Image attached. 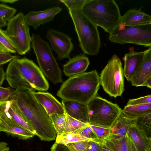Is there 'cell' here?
Instances as JSON below:
<instances>
[{
    "label": "cell",
    "mask_w": 151,
    "mask_h": 151,
    "mask_svg": "<svg viewBox=\"0 0 151 151\" xmlns=\"http://www.w3.org/2000/svg\"><path fill=\"white\" fill-rule=\"evenodd\" d=\"M17 57V56L12 55L10 53H0V65L11 61Z\"/></svg>",
    "instance_id": "obj_37"
},
{
    "label": "cell",
    "mask_w": 151,
    "mask_h": 151,
    "mask_svg": "<svg viewBox=\"0 0 151 151\" xmlns=\"http://www.w3.org/2000/svg\"><path fill=\"white\" fill-rule=\"evenodd\" d=\"M31 43L39 68L45 76L54 84L62 83V70L49 43L39 35L34 33L31 37Z\"/></svg>",
    "instance_id": "obj_5"
},
{
    "label": "cell",
    "mask_w": 151,
    "mask_h": 151,
    "mask_svg": "<svg viewBox=\"0 0 151 151\" xmlns=\"http://www.w3.org/2000/svg\"><path fill=\"white\" fill-rule=\"evenodd\" d=\"M100 85L110 96H121L124 91V75L122 64L116 54L113 55L102 71Z\"/></svg>",
    "instance_id": "obj_9"
},
{
    "label": "cell",
    "mask_w": 151,
    "mask_h": 151,
    "mask_svg": "<svg viewBox=\"0 0 151 151\" xmlns=\"http://www.w3.org/2000/svg\"><path fill=\"white\" fill-rule=\"evenodd\" d=\"M69 13L82 50L85 54L97 55L101 46L98 27L84 14L81 10H70Z\"/></svg>",
    "instance_id": "obj_4"
},
{
    "label": "cell",
    "mask_w": 151,
    "mask_h": 151,
    "mask_svg": "<svg viewBox=\"0 0 151 151\" xmlns=\"http://www.w3.org/2000/svg\"><path fill=\"white\" fill-rule=\"evenodd\" d=\"M111 42L151 47V23L136 25H118L110 33Z\"/></svg>",
    "instance_id": "obj_6"
},
{
    "label": "cell",
    "mask_w": 151,
    "mask_h": 151,
    "mask_svg": "<svg viewBox=\"0 0 151 151\" xmlns=\"http://www.w3.org/2000/svg\"><path fill=\"white\" fill-rule=\"evenodd\" d=\"M60 1L63 3L68 10H82L87 0H61Z\"/></svg>",
    "instance_id": "obj_32"
},
{
    "label": "cell",
    "mask_w": 151,
    "mask_h": 151,
    "mask_svg": "<svg viewBox=\"0 0 151 151\" xmlns=\"http://www.w3.org/2000/svg\"><path fill=\"white\" fill-rule=\"evenodd\" d=\"M126 134L137 151H151V138L145 132L135 125L129 129Z\"/></svg>",
    "instance_id": "obj_20"
},
{
    "label": "cell",
    "mask_w": 151,
    "mask_h": 151,
    "mask_svg": "<svg viewBox=\"0 0 151 151\" xmlns=\"http://www.w3.org/2000/svg\"><path fill=\"white\" fill-rule=\"evenodd\" d=\"M89 125L100 142L106 139L110 136V133L109 128L103 127L89 124Z\"/></svg>",
    "instance_id": "obj_31"
},
{
    "label": "cell",
    "mask_w": 151,
    "mask_h": 151,
    "mask_svg": "<svg viewBox=\"0 0 151 151\" xmlns=\"http://www.w3.org/2000/svg\"><path fill=\"white\" fill-rule=\"evenodd\" d=\"M6 79V73L0 65V85H1Z\"/></svg>",
    "instance_id": "obj_41"
},
{
    "label": "cell",
    "mask_w": 151,
    "mask_h": 151,
    "mask_svg": "<svg viewBox=\"0 0 151 151\" xmlns=\"http://www.w3.org/2000/svg\"><path fill=\"white\" fill-rule=\"evenodd\" d=\"M4 110L7 115L13 121L34 134L33 129L15 106L12 100L5 102Z\"/></svg>",
    "instance_id": "obj_22"
},
{
    "label": "cell",
    "mask_w": 151,
    "mask_h": 151,
    "mask_svg": "<svg viewBox=\"0 0 151 151\" xmlns=\"http://www.w3.org/2000/svg\"><path fill=\"white\" fill-rule=\"evenodd\" d=\"M33 93L36 99L42 105L49 116L54 114H62L65 113L62 103L50 93L35 91Z\"/></svg>",
    "instance_id": "obj_19"
},
{
    "label": "cell",
    "mask_w": 151,
    "mask_h": 151,
    "mask_svg": "<svg viewBox=\"0 0 151 151\" xmlns=\"http://www.w3.org/2000/svg\"><path fill=\"white\" fill-rule=\"evenodd\" d=\"M88 124L81 122L66 114V122L63 134L74 132L87 126Z\"/></svg>",
    "instance_id": "obj_27"
},
{
    "label": "cell",
    "mask_w": 151,
    "mask_h": 151,
    "mask_svg": "<svg viewBox=\"0 0 151 151\" xmlns=\"http://www.w3.org/2000/svg\"><path fill=\"white\" fill-rule=\"evenodd\" d=\"M4 109V106L0 114V132H4L8 134L22 140L29 139L34 136L35 135L32 132L13 121L6 114Z\"/></svg>",
    "instance_id": "obj_13"
},
{
    "label": "cell",
    "mask_w": 151,
    "mask_h": 151,
    "mask_svg": "<svg viewBox=\"0 0 151 151\" xmlns=\"http://www.w3.org/2000/svg\"><path fill=\"white\" fill-rule=\"evenodd\" d=\"M62 9L60 7H54L41 11H30L24 15V20L29 26H32L36 30L40 25L52 21L55 16Z\"/></svg>",
    "instance_id": "obj_12"
},
{
    "label": "cell",
    "mask_w": 151,
    "mask_h": 151,
    "mask_svg": "<svg viewBox=\"0 0 151 151\" xmlns=\"http://www.w3.org/2000/svg\"><path fill=\"white\" fill-rule=\"evenodd\" d=\"M88 141L70 143L66 146L70 151H85Z\"/></svg>",
    "instance_id": "obj_36"
},
{
    "label": "cell",
    "mask_w": 151,
    "mask_h": 151,
    "mask_svg": "<svg viewBox=\"0 0 151 151\" xmlns=\"http://www.w3.org/2000/svg\"><path fill=\"white\" fill-rule=\"evenodd\" d=\"M17 11L14 8L0 4V21L8 22L14 16Z\"/></svg>",
    "instance_id": "obj_30"
},
{
    "label": "cell",
    "mask_w": 151,
    "mask_h": 151,
    "mask_svg": "<svg viewBox=\"0 0 151 151\" xmlns=\"http://www.w3.org/2000/svg\"><path fill=\"white\" fill-rule=\"evenodd\" d=\"M34 91L30 88L19 87L15 89L10 100L32 128L35 135L41 140H54L57 134L52 120L35 98Z\"/></svg>",
    "instance_id": "obj_1"
},
{
    "label": "cell",
    "mask_w": 151,
    "mask_h": 151,
    "mask_svg": "<svg viewBox=\"0 0 151 151\" xmlns=\"http://www.w3.org/2000/svg\"><path fill=\"white\" fill-rule=\"evenodd\" d=\"M100 85L96 70L69 77L64 82L57 95L62 100L86 104L97 96Z\"/></svg>",
    "instance_id": "obj_2"
},
{
    "label": "cell",
    "mask_w": 151,
    "mask_h": 151,
    "mask_svg": "<svg viewBox=\"0 0 151 151\" xmlns=\"http://www.w3.org/2000/svg\"><path fill=\"white\" fill-rule=\"evenodd\" d=\"M51 151H70L67 146L55 142L51 148Z\"/></svg>",
    "instance_id": "obj_39"
},
{
    "label": "cell",
    "mask_w": 151,
    "mask_h": 151,
    "mask_svg": "<svg viewBox=\"0 0 151 151\" xmlns=\"http://www.w3.org/2000/svg\"><path fill=\"white\" fill-rule=\"evenodd\" d=\"M19 1V0H0V1L2 3L13 4Z\"/></svg>",
    "instance_id": "obj_44"
},
{
    "label": "cell",
    "mask_w": 151,
    "mask_h": 151,
    "mask_svg": "<svg viewBox=\"0 0 151 151\" xmlns=\"http://www.w3.org/2000/svg\"><path fill=\"white\" fill-rule=\"evenodd\" d=\"M0 151H9V148L6 143L0 142Z\"/></svg>",
    "instance_id": "obj_43"
},
{
    "label": "cell",
    "mask_w": 151,
    "mask_h": 151,
    "mask_svg": "<svg viewBox=\"0 0 151 151\" xmlns=\"http://www.w3.org/2000/svg\"><path fill=\"white\" fill-rule=\"evenodd\" d=\"M19 61L29 88L41 91H47L49 88V83L39 67L33 60L25 57L19 58Z\"/></svg>",
    "instance_id": "obj_10"
},
{
    "label": "cell",
    "mask_w": 151,
    "mask_h": 151,
    "mask_svg": "<svg viewBox=\"0 0 151 151\" xmlns=\"http://www.w3.org/2000/svg\"><path fill=\"white\" fill-rule=\"evenodd\" d=\"M122 112L129 117L137 118L151 113V104L133 106L126 105L122 109Z\"/></svg>",
    "instance_id": "obj_23"
},
{
    "label": "cell",
    "mask_w": 151,
    "mask_h": 151,
    "mask_svg": "<svg viewBox=\"0 0 151 151\" xmlns=\"http://www.w3.org/2000/svg\"><path fill=\"white\" fill-rule=\"evenodd\" d=\"M150 23H151L150 15L141 11L140 9H132L121 16L118 25L131 26Z\"/></svg>",
    "instance_id": "obj_21"
},
{
    "label": "cell",
    "mask_w": 151,
    "mask_h": 151,
    "mask_svg": "<svg viewBox=\"0 0 151 151\" xmlns=\"http://www.w3.org/2000/svg\"><path fill=\"white\" fill-rule=\"evenodd\" d=\"M100 151H112L106 145L104 140L99 143Z\"/></svg>",
    "instance_id": "obj_42"
},
{
    "label": "cell",
    "mask_w": 151,
    "mask_h": 151,
    "mask_svg": "<svg viewBox=\"0 0 151 151\" xmlns=\"http://www.w3.org/2000/svg\"><path fill=\"white\" fill-rule=\"evenodd\" d=\"M89 125L109 128L121 113L122 109L113 103L96 96L87 104Z\"/></svg>",
    "instance_id": "obj_7"
},
{
    "label": "cell",
    "mask_w": 151,
    "mask_h": 151,
    "mask_svg": "<svg viewBox=\"0 0 151 151\" xmlns=\"http://www.w3.org/2000/svg\"><path fill=\"white\" fill-rule=\"evenodd\" d=\"M46 37L50 43L51 48L57 55V58L63 60L70 58V55L74 48L71 38L67 35L54 29H50Z\"/></svg>",
    "instance_id": "obj_11"
},
{
    "label": "cell",
    "mask_w": 151,
    "mask_h": 151,
    "mask_svg": "<svg viewBox=\"0 0 151 151\" xmlns=\"http://www.w3.org/2000/svg\"><path fill=\"white\" fill-rule=\"evenodd\" d=\"M75 133L79 134L90 140L99 143V141L92 129L88 124L87 126L74 132Z\"/></svg>",
    "instance_id": "obj_33"
},
{
    "label": "cell",
    "mask_w": 151,
    "mask_h": 151,
    "mask_svg": "<svg viewBox=\"0 0 151 151\" xmlns=\"http://www.w3.org/2000/svg\"><path fill=\"white\" fill-rule=\"evenodd\" d=\"M106 145L112 151H127V136L117 139L104 140Z\"/></svg>",
    "instance_id": "obj_25"
},
{
    "label": "cell",
    "mask_w": 151,
    "mask_h": 151,
    "mask_svg": "<svg viewBox=\"0 0 151 151\" xmlns=\"http://www.w3.org/2000/svg\"><path fill=\"white\" fill-rule=\"evenodd\" d=\"M81 11L96 26L109 34L119 24L122 16L113 0H87Z\"/></svg>",
    "instance_id": "obj_3"
},
{
    "label": "cell",
    "mask_w": 151,
    "mask_h": 151,
    "mask_svg": "<svg viewBox=\"0 0 151 151\" xmlns=\"http://www.w3.org/2000/svg\"><path fill=\"white\" fill-rule=\"evenodd\" d=\"M90 64L88 58L86 55L80 54L70 58L63 66V72L69 77L85 72Z\"/></svg>",
    "instance_id": "obj_17"
},
{
    "label": "cell",
    "mask_w": 151,
    "mask_h": 151,
    "mask_svg": "<svg viewBox=\"0 0 151 151\" xmlns=\"http://www.w3.org/2000/svg\"><path fill=\"white\" fill-rule=\"evenodd\" d=\"M127 151H137L133 142L127 135Z\"/></svg>",
    "instance_id": "obj_40"
},
{
    "label": "cell",
    "mask_w": 151,
    "mask_h": 151,
    "mask_svg": "<svg viewBox=\"0 0 151 151\" xmlns=\"http://www.w3.org/2000/svg\"><path fill=\"white\" fill-rule=\"evenodd\" d=\"M135 125L151 137V113L136 118Z\"/></svg>",
    "instance_id": "obj_28"
},
{
    "label": "cell",
    "mask_w": 151,
    "mask_h": 151,
    "mask_svg": "<svg viewBox=\"0 0 151 151\" xmlns=\"http://www.w3.org/2000/svg\"><path fill=\"white\" fill-rule=\"evenodd\" d=\"M89 140H91L79 134L70 132L57 136L55 142L66 145L70 143Z\"/></svg>",
    "instance_id": "obj_24"
},
{
    "label": "cell",
    "mask_w": 151,
    "mask_h": 151,
    "mask_svg": "<svg viewBox=\"0 0 151 151\" xmlns=\"http://www.w3.org/2000/svg\"><path fill=\"white\" fill-rule=\"evenodd\" d=\"M24 15L19 12L7 22L4 35L19 55L26 54L30 50L31 37L29 26L24 20Z\"/></svg>",
    "instance_id": "obj_8"
},
{
    "label": "cell",
    "mask_w": 151,
    "mask_h": 151,
    "mask_svg": "<svg viewBox=\"0 0 151 151\" xmlns=\"http://www.w3.org/2000/svg\"><path fill=\"white\" fill-rule=\"evenodd\" d=\"M146 50L140 52L130 51L123 58L124 61V76L130 81L140 66L145 58Z\"/></svg>",
    "instance_id": "obj_14"
},
{
    "label": "cell",
    "mask_w": 151,
    "mask_h": 151,
    "mask_svg": "<svg viewBox=\"0 0 151 151\" xmlns=\"http://www.w3.org/2000/svg\"><path fill=\"white\" fill-rule=\"evenodd\" d=\"M151 79V47L146 50L144 59L130 81L132 86H143Z\"/></svg>",
    "instance_id": "obj_18"
},
{
    "label": "cell",
    "mask_w": 151,
    "mask_h": 151,
    "mask_svg": "<svg viewBox=\"0 0 151 151\" xmlns=\"http://www.w3.org/2000/svg\"><path fill=\"white\" fill-rule=\"evenodd\" d=\"M136 119L127 116L122 111L109 127L110 135L106 139H117L126 136L129 129L135 125Z\"/></svg>",
    "instance_id": "obj_15"
},
{
    "label": "cell",
    "mask_w": 151,
    "mask_h": 151,
    "mask_svg": "<svg viewBox=\"0 0 151 151\" xmlns=\"http://www.w3.org/2000/svg\"><path fill=\"white\" fill-rule=\"evenodd\" d=\"M148 104H151V95H148L137 99H129L126 105H141Z\"/></svg>",
    "instance_id": "obj_35"
},
{
    "label": "cell",
    "mask_w": 151,
    "mask_h": 151,
    "mask_svg": "<svg viewBox=\"0 0 151 151\" xmlns=\"http://www.w3.org/2000/svg\"><path fill=\"white\" fill-rule=\"evenodd\" d=\"M50 117L55 130L57 136H60L63 133L66 120V114H54Z\"/></svg>",
    "instance_id": "obj_26"
},
{
    "label": "cell",
    "mask_w": 151,
    "mask_h": 151,
    "mask_svg": "<svg viewBox=\"0 0 151 151\" xmlns=\"http://www.w3.org/2000/svg\"><path fill=\"white\" fill-rule=\"evenodd\" d=\"M99 143L92 140H89L85 151H100Z\"/></svg>",
    "instance_id": "obj_38"
},
{
    "label": "cell",
    "mask_w": 151,
    "mask_h": 151,
    "mask_svg": "<svg viewBox=\"0 0 151 151\" xmlns=\"http://www.w3.org/2000/svg\"><path fill=\"white\" fill-rule=\"evenodd\" d=\"M17 52L5 36L3 30L0 28V53H15Z\"/></svg>",
    "instance_id": "obj_29"
},
{
    "label": "cell",
    "mask_w": 151,
    "mask_h": 151,
    "mask_svg": "<svg viewBox=\"0 0 151 151\" xmlns=\"http://www.w3.org/2000/svg\"><path fill=\"white\" fill-rule=\"evenodd\" d=\"M61 103L67 115L81 122L88 124L87 104L65 100H62Z\"/></svg>",
    "instance_id": "obj_16"
},
{
    "label": "cell",
    "mask_w": 151,
    "mask_h": 151,
    "mask_svg": "<svg viewBox=\"0 0 151 151\" xmlns=\"http://www.w3.org/2000/svg\"><path fill=\"white\" fill-rule=\"evenodd\" d=\"M5 102L0 103V114L4 109ZM0 132H1L0 131Z\"/></svg>",
    "instance_id": "obj_46"
},
{
    "label": "cell",
    "mask_w": 151,
    "mask_h": 151,
    "mask_svg": "<svg viewBox=\"0 0 151 151\" xmlns=\"http://www.w3.org/2000/svg\"><path fill=\"white\" fill-rule=\"evenodd\" d=\"M7 22H4L0 21V28L5 27L7 26Z\"/></svg>",
    "instance_id": "obj_45"
},
{
    "label": "cell",
    "mask_w": 151,
    "mask_h": 151,
    "mask_svg": "<svg viewBox=\"0 0 151 151\" xmlns=\"http://www.w3.org/2000/svg\"><path fill=\"white\" fill-rule=\"evenodd\" d=\"M15 89L9 88H4L0 85V103L10 100Z\"/></svg>",
    "instance_id": "obj_34"
}]
</instances>
